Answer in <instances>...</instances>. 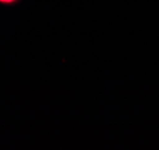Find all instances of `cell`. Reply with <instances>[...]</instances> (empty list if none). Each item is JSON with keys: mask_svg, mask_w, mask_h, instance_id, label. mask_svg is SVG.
Here are the masks:
<instances>
[{"mask_svg": "<svg viewBox=\"0 0 159 150\" xmlns=\"http://www.w3.org/2000/svg\"><path fill=\"white\" fill-rule=\"evenodd\" d=\"M17 0H0V2L1 4H13V2H16Z\"/></svg>", "mask_w": 159, "mask_h": 150, "instance_id": "1", "label": "cell"}]
</instances>
